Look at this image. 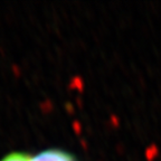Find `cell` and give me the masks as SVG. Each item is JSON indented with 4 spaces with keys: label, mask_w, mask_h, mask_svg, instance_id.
<instances>
[{
    "label": "cell",
    "mask_w": 161,
    "mask_h": 161,
    "mask_svg": "<svg viewBox=\"0 0 161 161\" xmlns=\"http://www.w3.org/2000/svg\"><path fill=\"white\" fill-rule=\"evenodd\" d=\"M29 161H77L74 154L58 148H49L39 151L30 157Z\"/></svg>",
    "instance_id": "1"
},
{
    "label": "cell",
    "mask_w": 161,
    "mask_h": 161,
    "mask_svg": "<svg viewBox=\"0 0 161 161\" xmlns=\"http://www.w3.org/2000/svg\"><path fill=\"white\" fill-rule=\"evenodd\" d=\"M30 154L26 153V152H21V151H14L10 153L6 154L5 157L0 159V161H29L30 160Z\"/></svg>",
    "instance_id": "2"
}]
</instances>
